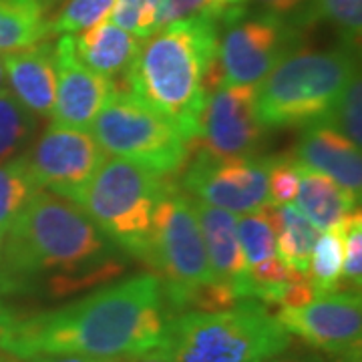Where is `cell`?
I'll use <instances>...</instances> for the list:
<instances>
[{"label":"cell","mask_w":362,"mask_h":362,"mask_svg":"<svg viewBox=\"0 0 362 362\" xmlns=\"http://www.w3.org/2000/svg\"><path fill=\"white\" fill-rule=\"evenodd\" d=\"M356 75L354 45L340 42L326 51L288 52L256 87L262 125L280 129L326 123Z\"/></svg>","instance_id":"cell-4"},{"label":"cell","mask_w":362,"mask_h":362,"mask_svg":"<svg viewBox=\"0 0 362 362\" xmlns=\"http://www.w3.org/2000/svg\"><path fill=\"white\" fill-rule=\"evenodd\" d=\"M194 209L216 282L228 286L240 302L247 300L250 270L235 232V216L204 202H194Z\"/></svg>","instance_id":"cell-15"},{"label":"cell","mask_w":362,"mask_h":362,"mask_svg":"<svg viewBox=\"0 0 362 362\" xmlns=\"http://www.w3.org/2000/svg\"><path fill=\"white\" fill-rule=\"evenodd\" d=\"M4 73L14 99L35 117H49L57 97V71L51 42L42 40L28 49L4 52Z\"/></svg>","instance_id":"cell-17"},{"label":"cell","mask_w":362,"mask_h":362,"mask_svg":"<svg viewBox=\"0 0 362 362\" xmlns=\"http://www.w3.org/2000/svg\"><path fill=\"white\" fill-rule=\"evenodd\" d=\"M37 131V119L14 99L11 90L0 93V165L21 153Z\"/></svg>","instance_id":"cell-24"},{"label":"cell","mask_w":362,"mask_h":362,"mask_svg":"<svg viewBox=\"0 0 362 362\" xmlns=\"http://www.w3.org/2000/svg\"><path fill=\"white\" fill-rule=\"evenodd\" d=\"M37 192L39 187L28 171L25 156L0 165V232L6 233Z\"/></svg>","instance_id":"cell-23"},{"label":"cell","mask_w":362,"mask_h":362,"mask_svg":"<svg viewBox=\"0 0 362 362\" xmlns=\"http://www.w3.org/2000/svg\"><path fill=\"white\" fill-rule=\"evenodd\" d=\"M259 211L276 233V252H280V258L284 259L286 266L298 274L308 276L312 252L320 230L292 204L278 206L268 202L259 207Z\"/></svg>","instance_id":"cell-20"},{"label":"cell","mask_w":362,"mask_h":362,"mask_svg":"<svg viewBox=\"0 0 362 362\" xmlns=\"http://www.w3.org/2000/svg\"><path fill=\"white\" fill-rule=\"evenodd\" d=\"M298 209L318 228L330 230L358 209V197L320 171L298 163Z\"/></svg>","instance_id":"cell-19"},{"label":"cell","mask_w":362,"mask_h":362,"mask_svg":"<svg viewBox=\"0 0 362 362\" xmlns=\"http://www.w3.org/2000/svg\"><path fill=\"white\" fill-rule=\"evenodd\" d=\"M49 35L51 23L37 0H0V52L23 51Z\"/></svg>","instance_id":"cell-21"},{"label":"cell","mask_w":362,"mask_h":362,"mask_svg":"<svg viewBox=\"0 0 362 362\" xmlns=\"http://www.w3.org/2000/svg\"><path fill=\"white\" fill-rule=\"evenodd\" d=\"M149 266L159 272L169 316L187 308L197 290L216 282L194 202L169 181L153 211Z\"/></svg>","instance_id":"cell-7"},{"label":"cell","mask_w":362,"mask_h":362,"mask_svg":"<svg viewBox=\"0 0 362 362\" xmlns=\"http://www.w3.org/2000/svg\"><path fill=\"white\" fill-rule=\"evenodd\" d=\"M264 362H330L328 358H324L322 354L318 352H306V350H282L280 354L272 356Z\"/></svg>","instance_id":"cell-36"},{"label":"cell","mask_w":362,"mask_h":362,"mask_svg":"<svg viewBox=\"0 0 362 362\" xmlns=\"http://www.w3.org/2000/svg\"><path fill=\"white\" fill-rule=\"evenodd\" d=\"M298 161L288 157H270L268 165V199L272 204L286 206L296 199L298 194Z\"/></svg>","instance_id":"cell-31"},{"label":"cell","mask_w":362,"mask_h":362,"mask_svg":"<svg viewBox=\"0 0 362 362\" xmlns=\"http://www.w3.org/2000/svg\"><path fill=\"white\" fill-rule=\"evenodd\" d=\"M2 242H4V233L0 232V258H2Z\"/></svg>","instance_id":"cell-43"},{"label":"cell","mask_w":362,"mask_h":362,"mask_svg":"<svg viewBox=\"0 0 362 362\" xmlns=\"http://www.w3.org/2000/svg\"><path fill=\"white\" fill-rule=\"evenodd\" d=\"M26 362H121V358H93V356H83V354H33Z\"/></svg>","instance_id":"cell-35"},{"label":"cell","mask_w":362,"mask_h":362,"mask_svg":"<svg viewBox=\"0 0 362 362\" xmlns=\"http://www.w3.org/2000/svg\"><path fill=\"white\" fill-rule=\"evenodd\" d=\"M337 362H361V349L352 350V352H346V354L338 356Z\"/></svg>","instance_id":"cell-39"},{"label":"cell","mask_w":362,"mask_h":362,"mask_svg":"<svg viewBox=\"0 0 362 362\" xmlns=\"http://www.w3.org/2000/svg\"><path fill=\"white\" fill-rule=\"evenodd\" d=\"M0 362H18V358H14V356H11V354H6V352L0 350Z\"/></svg>","instance_id":"cell-42"},{"label":"cell","mask_w":362,"mask_h":362,"mask_svg":"<svg viewBox=\"0 0 362 362\" xmlns=\"http://www.w3.org/2000/svg\"><path fill=\"white\" fill-rule=\"evenodd\" d=\"M312 21L330 23L342 37L340 42L356 47L362 28V0H314L308 11L298 14L294 23L304 26Z\"/></svg>","instance_id":"cell-25"},{"label":"cell","mask_w":362,"mask_h":362,"mask_svg":"<svg viewBox=\"0 0 362 362\" xmlns=\"http://www.w3.org/2000/svg\"><path fill=\"white\" fill-rule=\"evenodd\" d=\"M195 16H207L216 21L214 0H161L157 14V28Z\"/></svg>","instance_id":"cell-32"},{"label":"cell","mask_w":362,"mask_h":362,"mask_svg":"<svg viewBox=\"0 0 362 362\" xmlns=\"http://www.w3.org/2000/svg\"><path fill=\"white\" fill-rule=\"evenodd\" d=\"M163 185L165 177L113 157L105 159L73 204L113 246L149 264L153 211Z\"/></svg>","instance_id":"cell-6"},{"label":"cell","mask_w":362,"mask_h":362,"mask_svg":"<svg viewBox=\"0 0 362 362\" xmlns=\"http://www.w3.org/2000/svg\"><path fill=\"white\" fill-rule=\"evenodd\" d=\"M16 318H18V314H16L13 308H8L4 302H0V340H2V337L13 328V324L16 322Z\"/></svg>","instance_id":"cell-38"},{"label":"cell","mask_w":362,"mask_h":362,"mask_svg":"<svg viewBox=\"0 0 362 362\" xmlns=\"http://www.w3.org/2000/svg\"><path fill=\"white\" fill-rule=\"evenodd\" d=\"M344 230L346 220L318 235L312 252L308 278L316 296L340 290L344 264Z\"/></svg>","instance_id":"cell-22"},{"label":"cell","mask_w":362,"mask_h":362,"mask_svg":"<svg viewBox=\"0 0 362 362\" xmlns=\"http://www.w3.org/2000/svg\"><path fill=\"white\" fill-rule=\"evenodd\" d=\"M121 362H173L169 350L159 344L156 349L145 350V352H139V354H133V356H125L121 358Z\"/></svg>","instance_id":"cell-37"},{"label":"cell","mask_w":362,"mask_h":362,"mask_svg":"<svg viewBox=\"0 0 362 362\" xmlns=\"http://www.w3.org/2000/svg\"><path fill=\"white\" fill-rule=\"evenodd\" d=\"M173 362H264L290 349L292 334L259 300L218 312L168 318L163 342Z\"/></svg>","instance_id":"cell-5"},{"label":"cell","mask_w":362,"mask_h":362,"mask_svg":"<svg viewBox=\"0 0 362 362\" xmlns=\"http://www.w3.org/2000/svg\"><path fill=\"white\" fill-rule=\"evenodd\" d=\"M218 37L220 25L207 16L159 26L125 75L131 95L169 121L187 145L197 137L207 93L223 85Z\"/></svg>","instance_id":"cell-3"},{"label":"cell","mask_w":362,"mask_h":362,"mask_svg":"<svg viewBox=\"0 0 362 362\" xmlns=\"http://www.w3.org/2000/svg\"><path fill=\"white\" fill-rule=\"evenodd\" d=\"M90 131L105 153L161 177L175 175L189 156V145L177 129L131 93H113L95 117Z\"/></svg>","instance_id":"cell-8"},{"label":"cell","mask_w":362,"mask_h":362,"mask_svg":"<svg viewBox=\"0 0 362 362\" xmlns=\"http://www.w3.org/2000/svg\"><path fill=\"white\" fill-rule=\"evenodd\" d=\"M235 232L246 256L247 270L258 266L259 262L276 256V233L259 209L235 218Z\"/></svg>","instance_id":"cell-26"},{"label":"cell","mask_w":362,"mask_h":362,"mask_svg":"<svg viewBox=\"0 0 362 362\" xmlns=\"http://www.w3.org/2000/svg\"><path fill=\"white\" fill-rule=\"evenodd\" d=\"M123 270L113 244L77 204L39 189L4 233L0 290H28L45 278L51 296L59 298Z\"/></svg>","instance_id":"cell-2"},{"label":"cell","mask_w":362,"mask_h":362,"mask_svg":"<svg viewBox=\"0 0 362 362\" xmlns=\"http://www.w3.org/2000/svg\"><path fill=\"white\" fill-rule=\"evenodd\" d=\"M342 282L346 292H361L362 286V218L361 209H354L346 218L344 230V264H342Z\"/></svg>","instance_id":"cell-30"},{"label":"cell","mask_w":362,"mask_h":362,"mask_svg":"<svg viewBox=\"0 0 362 362\" xmlns=\"http://www.w3.org/2000/svg\"><path fill=\"white\" fill-rule=\"evenodd\" d=\"M362 87H361V73L349 83L346 90L342 93L337 109L332 111L330 119L326 121V125L334 127L340 131L346 139L354 143L356 147L362 145Z\"/></svg>","instance_id":"cell-29"},{"label":"cell","mask_w":362,"mask_h":362,"mask_svg":"<svg viewBox=\"0 0 362 362\" xmlns=\"http://www.w3.org/2000/svg\"><path fill=\"white\" fill-rule=\"evenodd\" d=\"M25 159L39 189H49L51 194L75 202L107 157L87 129L51 125L35 141Z\"/></svg>","instance_id":"cell-11"},{"label":"cell","mask_w":362,"mask_h":362,"mask_svg":"<svg viewBox=\"0 0 362 362\" xmlns=\"http://www.w3.org/2000/svg\"><path fill=\"white\" fill-rule=\"evenodd\" d=\"M52 51L57 71V97L51 125L90 129L105 101L115 93V83L95 73L78 59L73 35H63Z\"/></svg>","instance_id":"cell-14"},{"label":"cell","mask_w":362,"mask_h":362,"mask_svg":"<svg viewBox=\"0 0 362 362\" xmlns=\"http://www.w3.org/2000/svg\"><path fill=\"white\" fill-rule=\"evenodd\" d=\"M258 4L262 13L276 14V16H282L288 18L292 14L304 13L306 11V4L310 0H247V4Z\"/></svg>","instance_id":"cell-33"},{"label":"cell","mask_w":362,"mask_h":362,"mask_svg":"<svg viewBox=\"0 0 362 362\" xmlns=\"http://www.w3.org/2000/svg\"><path fill=\"white\" fill-rule=\"evenodd\" d=\"M141 40L105 16L103 21L81 30V35L75 37V51L78 59L95 73L117 81L129 73Z\"/></svg>","instance_id":"cell-18"},{"label":"cell","mask_w":362,"mask_h":362,"mask_svg":"<svg viewBox=\"0 0 362 362\" xmlns=\"http://www.w3.org/2000/svg\"><path fill=\"white\" fill-rule=\"evenodd\" d=\"M168 318L159 276L137 274L61 308L18 316L0 350L21 361L40 352L125 358L159 346Z\"/></svg>","instance_id":"cell-1"},{"label":"cell","mask_w":362,"mask_h":362,"mask_svg":"<svg viewBox=\"0 0 362 362\" xmlns=\"http://www.w3.org/2000/svg\"><path fill=\"white\" fill-rule=\"evenodd\" d=\"M270 159L254 156L214 157L197 153L183 175V187L207 206L250 214L268 204Z\"/></svg>","instance_id":"cell-10"},{"label":"cell","mask_w":362,"mask_h":362,"mask_svg":"<svg viewBox=\"0 0 362 362\" xmlns=\"http://www.w3.org/2000/svg\"><path fill=\"white\" fill-rule=\"evenodd\" d=\"M113 4L115 0H69L65 8L51 23V33H81L109 16Z\"/></svg>","instance_id":"cell-28"},{"label":"cell","mask_w":362,"mask_h":362,"mask_svg":"<svg viewBox=\"0 0 362 362\" xmlns=\"http://www.w3.org/2000/svg\"><path fill=\"white\" fill-rule=\"evenodd\" d=\"M4 83H6V73H4V63H2V57H0V93L4 90Z\"/></svg>","instance_id":"cell-41"},{"label":"cell","mask_w":362,"mask_h":362,"mask_svg":"<svg viewBox=\"0 0 362 362\" xmlns=\"http://www.w3.org/2000/svg\"><path fill=\"white\" fill-rule=\"evenodd\" d=\"M264 129L256 85H220L207 93L197 137L189 145L214 157L254 156Z\"/></svg>","instance_id":"cell-12"},{"label":"cell","mask_w":362,"mask_h":362,"mask_svg":"<svg viewBox=\"0 0 362 362\" xmlns=\"http://www.w3.org/2000/svg\"><path fill=\"white\" fill-rule=\"evenodd\" d=\"M159 4L161 0H115L109 21L137 39H147L157 30Z\"/></svg>","instance_id":"cell-27"},{"label":"cell","mask_w":362,"mask_h":362,"mask_svg":"<svg viewBox=\"0 0 362 362\" xmlns=\"http://www.w3.org/2000/svg\"><path fill=\"white\" fill-rule=\"evenodd\" d=\"M37 2H39L40 8H42L45 13H49V11H51L52 6H57V4H59L61 0H37Z\"/></svg>","instance_id":"cell-40"},{"label":"cell","mask_w":362,"mask_h":362,"mask_svg":"<svg viewBox=\"0 0 362 362\" xmlns=\"http://www.w3.org/2000/svg\"><path fill=\"white\" fill-rule=\"evenodd\" d=\"M221 26L218 59L223 85H258L300 42V25L276 14L246 13Z\"/></svg>","instance_id":"cell-9"},{"label":"cell","mask_w":362,"mask_h":362,"mask_svg":"<svg viewBox=\"0 0 362 362\" xmlns=\"http://www.w3.org/2000/svg\"><path fill=\"white\" fill-rule=\"evenodd\" d=\"M278 322L288 334L302 338L312 349L332 356L361 349V292L338 290L322 294L298 308H280Z\"/></svg>","instance_id":"cell-13"},{"label":"cell","mask_w":362,"mask_h":362,"mask_svg":"<svg viewBox=\"0 0 362 362\" xmlns=\"http://www.w3.org/2000/svg\"><path fill=\"white\" fill-rule=\"evenodd\" d=\"M296 161L304 168L332 177L350 194L361 199L362 156L361 147L346 139L340 131L326 125H308L296 147Z\"/></svg>","instance_id":"cell-16"},{"label":"cell","mask_w":362,"mask_h":362,"mask_svg":"<svg viewBox=\"0 0 362 362\" xmlns=\"http://www.w3.org/2000/svg\"><path fill=\"white\" fill-rule=\"evenodd\" d=\"M216 6V23H228L235 16H242L247 13V0H214Z\"/></svg>","instance_id":"cell-34"}]
</instances>
